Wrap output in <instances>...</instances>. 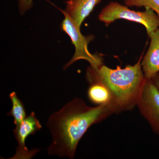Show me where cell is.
<instances>
[{
	"mask_svg": "<svg viewBox=\"0 0 159 159\" xmlns=\"http://www.w3.org/2000/svg\"><path fill=\"white\" fill-rule=\"evenodd\" d=\"M143 56L142 54L135 64L124 68L118 66L113 69L104 65L98 69L91 66L88 68L86 79L89 84L98 83L107 89L114 112L130 110L136 106L145 79L142 66Z\"/></svg>",
	"mask_w": 159,
	"mask_h": 159,
	"instance_id": "obj_2",
	"label": "cell"
},
{
	"mask_svg": "<svg viewBox=\"0 0 159 159\" xmlns=\"http://www.w3.org/2000/svg\"><path fill=\"white\" fill-rule=\"evenodd\" d=\"M101 0H68L65 11L80 28L85 19Z\"/></svg>",
	"mask_w": 159,
	"mask_h": 159,
	"instance_id": "obj_8",
	"label": "cell"
},
{
	"mask_svg": "<svg viewBox=\"0 0 159 159\" xmlns=\"http://www.w3.org/2000/svg\"><path fill=\"white\" fill-rule=\"evenodd\" d=\"M99 19L107 26L119 19L139 23L145 26L148 35L159 28V16L153 10L145 8V11H134L116 2H111L102 9Z\"/></svg>",
	"mask_w": 159,
	"mask_h": 159,
	"instance_id": "obj_3",
	"label": "cell"
},
{
	"mask_svg": "<svg viewBox=\"0 0 159 159\" xmlns=\"http://www.w3.org/2000/svg\"><path fill=\"white\" fill-rule=\"evenodd\" d=\"M9 97L11 102L12 107L11 110L7 114V116L13 117L15 125H17L27 117L25 106L15 92L10 93Z\"/></svg>",
	"mask_w": 159,
	"mask_h": 159,
	"instance_id": "obj_10",
	"label": "cell"
},
{
	"mask_svg": "<svg viewBox=\"0 0 159 159\" xmlns=\"http://www.w3.org/2000/svg\"><path fill=\"white\" fill-rule=\"evenodd\" d=\"M42 127L34 112H31L22 122L16 125L13 132L18 145L15 154L10 159H30L33 157L40 150L35 148L29 150L25 145L26 140L29 136L40 130Z\"/></svg>",
	"mask_w": 159,
	"mask_h": 159,
	"instance_id": "obj_6",
	"label": "cell"
},
{
	"mask_svg": "<svg viewBox=\"0 0 159 159\" xmlns=\"http://www.w3.org/2000/svg\"><path fill=\"white\" fill-rule=\"evenodd\" d=\"M18 1L19 9L20 14H25L26 11L33 6V0H18Z\"/></svg>",
	"mask_w": 159,
	"mask_h": 159,
	"instance_id": "obj_12",
	"label": "cell"
},
{
	"mask_svg": "<svg viewBox=\"0 0 159 159\" xmlns=\"http://www.w3.org/2000/svg\"><path fill=\"white\" fill-rule=\"evenodd\" d=\"M89 84L88 96L90 101L98 105L108 104L111 106V95L107 89L98 83Z\"/></svg>",
	"mask_w": 159,
	"mask_h": 159,
	"instance_id": "obj_9",
	"label": "cell"
},
{
	"mask_svg": "<svg viewBox=\"0 0 159 159\" xmlns=\"http://www.w3.org/2000/svg\"><path fill=\"white\" fill-rule=\"evenodd\" d=\"M136 106L153 132L159 135V90L151 79L145 78Z\"/></svg>",
	"mask_w": 159,
	"mask_h": 159,
	"instance_id": "obj_5",
	"label": "cell"
},
{
	"mask_svg": "<svg viewBox=\"0 0 159 159\" xmlns=\"http://www.w3.org/2000/svg\"><path fill=\"white\" fill-rule=\"evenodd\" d=\"M115 113L108 104L89 106L80 98L72 99L49 117L47 126L52 142L50 156L74 158L77 145L89 128Z\"/></svg>",
	"mask_w": 159,
	"mask_h": 159,
	"instance_id": "obj_1",
	"label": "cell"
},
{
	"mask_svg": "<svg viewBox=\"0 0 159 159\" xmlns=\"http://www.w3.org/2000/svg\"><path fill=\"white\" fill-rule=\"evenodd\" d=\"M148 36L150 45L142 61V66L145 78L151 79L159 73V28Z\"/></svg>",
	"mask_w": 159,
	"mask_h": 159,
	"instance_id": "obj_7",
	"label": "cell"
},
{
	"mask_svg": "<svg viewBox=\"0 0 159 159\" xmlns=\"http://www.w3.org/2000/svg\"><path fill=\"white\" fill-rule=\"evenodd\" d=\"M124 4L129 7H144L153 10L159 17V0H124Z\"/></svg>",
	"mask_w": 159,
	"mask_h": 159,
	"instance_id": "obj_11",
	"label": "cell"
},
{
	"mask_svg": "<svg viewBox=\"0 0 159 159\" xmlns=\"http://www.w3.org/2000/svg\"><path fill=\"white\" fill-rule=\"evenodd\" d=\"M64 15L65 18L61 23V29L70 38L75 48V52L71 60L65 66L66 70L75 61L79 60H85L88 61L92 67L98 69L103 65L102 58L96 54H92L89 51V43L94 39L93 35L84 36L81 34L80 28L73 20L68 14L64 10H61Z\"/></svg>",
	"mask_w": 159,
	"mask_h": 159,
	"instance_id": "obj_4",
	"label": "cell"
},
{
	"mask_svg": "<svg viewBox=\"0 0 159 159\" xmlns=\"http://www.w3.org/2000/svg\"><path fill=\"white\" fill-rule=\"evenodd\" d=\"M154 84L156 85L157 88L159 90V73L156 74L152 78H151Z\"/></svg>",
	"mask_w": 159,
	"mask_h": 159,
	"instance_id": "obj_13",
	"label": "cell"
}]
</instances>
